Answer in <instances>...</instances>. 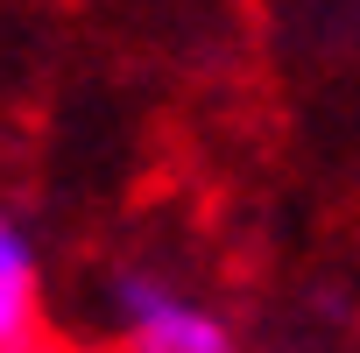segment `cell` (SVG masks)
<instances>
[{"mask_svg": "<svg viewBox=\"0 0 360 353\" xmlns=\"http://www.w3.org/2000/svg\"><path fill=\"white\" fill-rule=\"evenodd\" d=\"M113 311L127 332V353H233V332L155 269H120L113 276Z\"/></svg>", "mask_w": 360, "mask_h": 353, "instance_id": "obj_1", "label": "cell"}, {"mask_svg": "<svg viewBox=\"0 0 360 353\" xmlns=\"http://www.w3.org/2000/svg\"><path fill=\"white\" fill-rule=\"evenodd\" d=\"M43 297H36V248L22 226L0 219V353H36Z\"/></svg>", "mask_w": 360, "mask_h": 353, "instance_id": "obj_2", "label": "cell"}]
</instances>
